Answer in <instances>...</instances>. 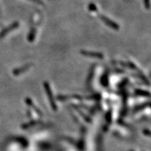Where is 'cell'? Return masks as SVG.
I'll use <instances>...</instances> for the list:
<instances>
[{
	"label": "cell",
	"mask_w": 151,
	"mask_h": 151,
	"mask_svg": "<svg viewBox=\"0 0 151 151\" xmlns=\"http://www.w3.org/2000/svg\"><path fill=\"white\" fill-rule=\"evenodd\" d=\"M29 1H32V2H34L36 3V4H43V1H41V0H29Z\"/></svg>",
	"instance_id": "cell-5"
},
{
	"label": "cell",
	"mask_w": 151,
	"mask_h": 151,
	"mask_svg": "<svg viewBox=\"0 0 151 151\" xmlns=\"http://www.w3.org/2000/svg\"><path fill=\"white\" fill-rule=\"evenodd\" d=\"M100 19H102V21L104 22L106 25H107L109 27H110L111 28L116 29V30H118V29H119V25H118V24H116L115 22H113V20H111V19L107 18L106 16H105V15H100Z\"/></svg>",
	"instance_id": "cell-1"
},
{
	"label": "cell",
	"mask_w": 151,
	"mask_h": 151,
	"mask_svg": "<svg viewBox=\"0 0 151 151\" xmlns=\"http://www.w3.org/2000/svg\"><path fill=\"white\" fill-rule=\"evenodd\" d=\"M35 30H34V29H33V30H32L31 31V32H30V34H29V37H28V39H29V40L30 41H32L33 39H34V36H35Z\"/></svg>",
	"instance_id": "cell-3"
},
{
	"label": "cell",
	"mask_w": 151,
	"mask_h": 151,
	"mask_svg": "<svg viewBox=\"0 0 151 151\" xmlns=\"http://www.w3.org/2000/svg\"><path fill=\"white\" fill-rule=\"evenodd\" d=\"M143 1L145 7L149 8V7H150V1H149V0H143Z\"/></svg>",
	"instance_id": "cell-4"
},
{
	"label": "cell",
	"mask_w": 151,
	"mask_h": 151,
	"mask_svg": "<svg viewBox=\"0 0 151 151\" xmlns=\"http://www.w3.org/2000/svg\"><path fill=\"white\" fill-rule=\"evenodd\" d=\"M81 53L86 57H89L92 58L96 59H103L104 55L102 53H97V52H92V51H87V50H81Z\"/></svg>",
	"instance_id": "cell-2"
}]
</instances>
